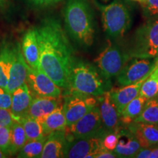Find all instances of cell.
<instances>
[{"mask_svg": "<svg viewBox=\"0 0 158 158\" xmlns=\"http://www.w3.org/2000/svg\"><path fill=\"white\" fill-rule=\"evenodd\" d=\"M40 68L59 87L68 90L73 64V49L60 21L46 18L36 27Z\"/></svg>", "mask_w": 158, "mask_h": 158, "instance_id": "1", "label": "cell"}, {"mask_svg": "<svg viewBox=\"0 0 158 158\" xmlns=\"http://www.w3.org/2000/svg\"><path fill=\"white\" fill-rule=\"evenodd\" d=\"M67 33L81 46L89 48L94 40L93 13L88 0H67L64 7Z\"/></svg>", "mask_w": 158, "mask_h": 158, "instance_id": "2", "label": "cell"}, {"mask_svg": "<svg viewBox=\"0 0 158 158\" xmlns=\"http://www.w3.org/2000/svg\"><path fill=\"white\" fill-rule=\"evenodd\" d=\"M110 81L106 80L98 69L89 63L76 59L71 69L69 92L99 97L110 88Z\"/></svg>", "mask_w": 158, "mask_h": 158, "instance_id": "3", "label": "cell"}, {"mask_svg": "<svg viewBox=\"0 0 158 158\" xmlns=\"http://www.w3.org/2000/svg\"><path fill=\"white\" fill-rule=\"evenodd\" d=\"M127 51L132 58L158 57V16L149 19L136 29Z\"/></svg>", "mask_w": 158, "mask_h": 158, "instance_id": "4", "label": "cell"}, {"mask_svg": "<svg viewBox=\"0 0 158 158\" xmlns=\"http://www.w3.org/2000/svg\"><path fill=\"white\" fill-rule=\"evenodd\" d=\"M102 22L105 32L111 39L121 38L131 26V15L127 7L121 2L114 0L101 7Z\"/></svg>", "mask_w": 158, "mask_h": 158, "instance_id": "5", "label": "cell"}, {"mask_svg": "<svg viewBox=\"0 0 158 158\" xmlns=\"http://www.w3.org/2000/svg\"><path fill=\"white\" fill-rule=\"evenodd\" d=\"M131 59L127 50H124L116 43L109 42L94 59V63L102 76L110 81L119 74Z\"/></svg>", "mask_w": 158, "mask_h": 158, "instance_id": "6", "label": "cell"}, {"mask_svg": "<svg viewBox=\"0 0 158 158\" xmlns=\"http://www.w3.org/2000/svg\"><path fill=\"white\" fill-rule=\"evenodd\" d=\"M98 103V97L68 92L63 101L67 127L76 123Z\"/></svg>", "mask_w": 158, "mask_h": 158, "instance_id": "7", "label": "cell"}, {"mask_svg": "<svg viewBox=\"0 0 158 158\" xmlns=\"http://www.w3.org/2000/svg\"><path fill=\"white\" fill-rule=\"evenodd\" d=\"M68 135L71 138H80L95 135H104L106 132L102 126L99 106L88 112L78 121L66 127ZM70 139V138H69Z\"/></svg>", "mask_w": 158, "mask_h": 158, "instance_id": "8", "label": "cell"}, {"mask_svg": "<svg viewBox=\"0 0 158 158\" xmlns=\"http://www.w3.org/2000/svg\"><path fill=\"white\" fill-rule=\"evenodd\" d=\"M158 57L155 59L132 58L116 76L121 86H126L147 78L157 64Z\"/></svg>", "mask_w": 158, "mask_h": 158, "instance_id": "9", "label": "cell"}, {"mask_svg": "<svg viewBox=\"0 0 158 158\" xmlns=\"http://www.w3.org/2000/svg\"><path fill=\"white\" fill-rule=\"evenodd\" d=\"M103 136L95 135L68 139L64 149V157L95 158V156L104 149L102 144Z\"/></svg>", "mask_w": 158, "mask_h": 158, "instance_id": "10", "label": "cell"}, {"mask_svg": "<svg viewBox=\"0 0 158 158\" xmlns=\"http://www.w3.org/2000/svg\"><path fill=\"white\" fill-rule=\"evenodd\" d=\"M27 84L37 97L57 98L62 95V89L41 68L33 69L27 65Z\"/></svg>", "mask_w": 158, "mask_h": 158, "instance_id": "11", "label": "cell"}, {"mask_svg": "<svg viewBox=\"0 0 158 158\" xmlns=\"http://www.w3.org/2000/svg\"><path fill=\"white\" fill-rule=\"evenodd\" d=\"M27 64L23 59L21 44L14 43L13 61L10 68L7 89L10 93L27 82Z\"/></svg>", "mask_w": 158, "mask_h": 158, "instance_id": "12", "label": "cell"}, {"mask_svg": "<svg viewBox=\"0 0 158 158\" xmlns=\"http://www.w3.org/2000/svg\"><path fill=\"white\" fill-rule=\"evenodd\" d=\"M98 100L103 128L108 133L116 131L121 124V120L119 112L110 98V90L99 96Z\"/></svg>", "mask_w": 158, "mask_h": 158, "instance_id": "13", "label": "cell"}, {"mask_svg": "<svg viewBox=\"0 0 158 158\" xmlns=\"http://www.w3.org/2000/svg\"><path fill=\"white\" fill-rule=\"evenodd\" d=\"M118 143L114 152L118 157H135L141 147L135 134L126 124H121L117 129Z\"/></svg>", "mask_w": 158, "mask_h": 158, "instance_id": "14", "label": "cell"}, {"mask_svg": "<svg viewBox=\"0 0 158 158\" xmlns=\"http://www.w3.org/2000/svg\"><path fill=\"white\" fill-rule=\"evenodd\" d=\"M21 51L26 63L29 68L40 69V48L37 41L36 27L29 29L23 35Z\"/></svg>", "mask_w": 158, "mask_h": 158, "instance_id": "15", "label": "cell"}, {"mask_svg": "<svg viewBox=\"0 0 158 158\" xmlns=\"http://www.w3.org/2000/svg\"><path fill=\"white\" fill-rule=\"evenodd\" d=\"M10 111L15 120L19 121L28 115L33 98L27 82L12 92Z\"/></svg>", "mask_w": 158, "mask_h": 158, "instance_id": "16", "label": "cell"}, {"mask_svg": "<svg viewBox=\"0 0 158 158\" xmlns=\"http://www.w3.org/2000/svg\"><path fill=\"white\" fill-rule=\"evenodd\" d=\"M126 125L135 134L141 147H158V124L133 122Z\"/></svg>", "mask_w": 158, "mask_h": 158, "instance_id": "17", "label": "cell"}, {"mask_svg": "<svg viewBox=\"0 0 158 158\" xmlns=\"http://www.w3.org/2000/svg\"><path fill=\"white\" fill-rule=\"evenodd\" d=\"M68 138L66 129L56 130L47 135L41 158L64 157Z\"/></svg>", "mask_w": 158, "mask_h": 158, "instance_id": "18", "label": "cell"}, {"mask_svg": "<svg viewBox=\"0 0 158 158\" xmlns=\"http://www.w3.org/2000/svg\"><path fill=\"white\" fill-rule=\"evenodd\" d=\"M145 79H142L134 84L122 86L120 88L110 89V98L116 105L119 114H121L124 108L131 100L139 95L141 85Z\"/></svg>", "mask_w": 158, "mask_h": 158, "instance_id": "19", "label": "cell"}, {"mask_svg": "<svg viewBox=\"0 0 158 158\" xmlns=\"http://www.w3.org/2000/svg\"><path fill=\"white\" fill-rule=\"evenodd\" d=\"M62 100L61 96L57 98L36 97L35 98H33L31 101L27 116L36 118L40 121L51 113Z\"/></svg>", "mask_w": 158, "mask_h": 158, "instance_id": "20", "label": "cell"}, {"mask_svg": "<svg viewBox=\"0 0 158 158\" xmlns=\"http://www.w3.org/2000/svg\"><path fill=\"white\" fill-rule=\"evenodd\" d=\"M14 44L0 38V86L7 88L9 71L13 61Z\"/></svg>", "mask_w": 158, "mask_h": 158, "instance_id": "21", "label": "cell"}, {"mask_svg": "<svg viewBox=\"0 0 158 158\" xmlns=\"http://www.w3.org/2000/svg\"><path fill=\"white\" fill-rule=\"evenodd\" d=\"M40 122L42 124L45 135H48L52 132L56 130L66 129L67 121L63 108L62 100L51 113L40 120Z\"/></svg>", "mask_w": 158, "mask_h": 158, "instance_id": "22", "label": "cell"}, {"mask_svg": "<svg viewBox=\"0 0 158 158\" xmlns=\"http://www.w3.org/2000/svg\"><path fill=\"white\" fill-rule=\"evenodd\" d=\"M148 100L145 97L139 94L128 103L120 114L121 124H127L133 122L141 113Z\"/></svg>", "mask_w": 158, "mask_h": 158, "instance_id": "23", "label": "cell"}, {"mask_svg": "<svg viewBox=\"0 0 158 158\" xmlns=\"http://www.w3.org/2000/svg\"><path fill=\"white\" fill-rule=\"evenodd\" d=\"M133 122L158 124V94L147 100L141 113Z\"/></svg>", "mask_w": 158, "mask_h": 158, "instance_id": "24", "label": "cell"}, {"mask_svg": "<svg viewBox=\"0 0 158 158\" xmlns=\"http://www.w3.org/2000/svg\"><path fill=\"white\" fill-rule=\"evenodd\" d=\"M47 135L35 140H27L23 147L18 152V157L40 158L42 155Z\"/></svg>", "mask_w": 158, "mask_h": 158, "instance_id": "25", "label": "cell"}, {"mask_svg": "<svg viewBox=\"0 0 158 158\" xmlns=\"http://www.w3.org/2000/svg\"><path fill=\"white\" fill-rule=\"evenodd\" d=\"M10 156L17 154L27 141V135L22 124L19 121H15L10 127Z\"/></svg>", "mask_w": 158, "mask_h": 158, "instance_id": "26", "label": "cell"}, {"mask_svg": "<svg viewBox=\"0 0 158 158\" xmlns=\"http://www.w3.org/2000/svg\"><path fill=\"white\" fill-rule=\"evenodd\" d=\"M19 121L22 124L27 140L39 139L45 136L43 133L42 124L38 119L27 116Z\"/></svg>", "mask_w": 158, "mask_h": 158, "instance_id": "27", "label": "cell"}, {"mask_svg": "<svg viewBox=\"0 0 158 158\" xmlns=\"http://www.w3.org/2000/svg\"><path fill=\"white\" fill-rule=\"evenodd\" d=\"M140 94L146 98L151 99L158 94V67L157 62L152 72L143 81Z\"/></svg>", "mask_w": 158, "mask_h": 158, "instance_id": "28", "label": "cell"}, {"mask_svg": "<svg viewBox=\"0 0 158 158\" xmlns=\"http://www.w3.org/2000/svg\"><path fill=\"white\" fill-rule=\"evenodd\" d=\"M10 127H0V149L6 157L10 156Z\"/></svg>", "mask_w": 158, "mask_h": 158, "instance_id": "29", "label": "cell"}, {"mask_svg": "<svg viewBox=\"0 0 158 158\" xmlns=\"http://www.w3.org/2000/svg\"><path fill=\"white\" fill-rule=\"evenodd\" d=\"M144 16L151 19L158 16V0H143L140 2Z\"/></svg>", "mask_w": 158, "mask_h": 158, "instance_id": "30", "label": "cell"}, {"mask_svg": "<svg viewBox=\"0 0 158 158\" xmlns=\"http://www.w3.org/2000/svg\"><path fill=\"white\" fill-rule=\"evenodd\" d=\"M118 136L117 130L114 132L106 133L102 140V147H103L104 149L109 150V151H114L118 143Z\"/></svg>", "mask_w": 158, "mask_h": 158, "instance_id": "31", "label": "cell"}, {"mask_svg": "<svg viewBox=\"0 0 158 158\" xmlns=\"http://www.w3.org/2000/svg\"><path fill=\"white\" fill-rule=\"evenodd\" d=\"M15 121L10 109L0 108V127H11Z\"/></svg>", "mask_w": 158, "mask_h": 158, "instance_id": "32", "label": "cell"}, {"mask_svg": "<svg viewBox=\"0 0 158 158\" xmlns=\"http://www.w3.org/2000/svg\"><path fill=\"white\" fill-rule=\"evenodd\" d=\"M12 94L4 86H0V108L10 109Z\"/></svg>", "mask_w": 158, "mask_h": 158, "instance_id": "33", "label": "cell"}, {"mask_svg": "<svg viewBox=\"0 0 158 158\" xmlns=\"http://www.w3.org/2000/svg\"><path fill=\"white\" fill-rule=\"evenodd\" d=\"M29 3L37 7H48L55 5L62 0H28Z\"/></svg>", "mask_w": 158, "mask_h": 158, "instance_id": "34", "label": "cell"}, {"mask_svg": "<svg viewBox=\"0 0 158 158\" xmlns=\"http://www.w3.org/2000/svg\"><path fill=\"white\" fill-rule=\"evenodd\" d=\"M118 157L117 155L114 151H109L103 149L95 156V158H116Z\"/></svg>", "mask_w": 158, "mask_h": 158, "instance_id": "35", "label": "cell"}, {"mask_svg": "<svg viewBox=\"0 0 158 158\" xmlns=\"http://www.w3.org/2000/svg\"><path fill=\"white\" fill-rule=\"evenodd\" d=\"M152 147H147L143 148L141 147L139 151L136 154L135 157V158H149V154L151 152Z\"/></svg>", "mask_w": 158, "mask_h": 158, "instance_id": "36", "label": "cell"}, {"mask_svg": "<svg viewBox=\"0 0 158 158\" xmlns=\"http://www.w3.org/2000/svg\"><path fill=\"white\" fill-rule=\"evenodd\" d=\"M149 158H158V147H152Z\"/></svg>", "mask_w": 158, "mask_h": 158, "instance_id": "37", "label": "cell"}, {"mask_svg": "<svg viewBox=\"0 0 158 158\" xmlns=\"http://www.w3.org/2000/svg\"><path fill=\"white\" fill-rule=\"evenodd\" d=\"M7 2H8V0H0V10L5 8Z\"/></svg>", "mask_w": 158, "mask_h": 158, "instance_id": "38", "label": "cell"}, {"mask_svg": "<svg viewBox=\"0 0 158 158\" xmlns=\"http://www.w3.org/2000/svg\"><path fill=\"white\" fill-rule=\"evenodd\" d=\"M4 157H6L5 154L2 152V151L0 149V158H4Z\"/></svg>", "mask_w": 158, "mask_h": 158, "instance_id": "39", "label": "cell"}, {"mask_svg": "<svg viewBox=\"0 0 158 158\" xmlns=\"http://www.w3.org/2000/svg\"><path fill=\"white\" fill-rule=\"evenodd\" d=\"M133 1H138V2H141V1H143V0H133Z\"/></svg>", "mask_w": 158, "mask_h": 158, "instance_id": "40", "label": "cell"}, {"mask_svg": "<svg viewBox=\"0 0 158 158\" xmlns=\"http://www.w3.org/2000/svg\"><path fill=\"white\" fill-rule=\"evenodd\" d=\"M157 67H158V59H157Z\"/></svg>", "mask_w": 158, "mask_h": 158, "instance_id": "41", "label": "cell"}]
</instances>
